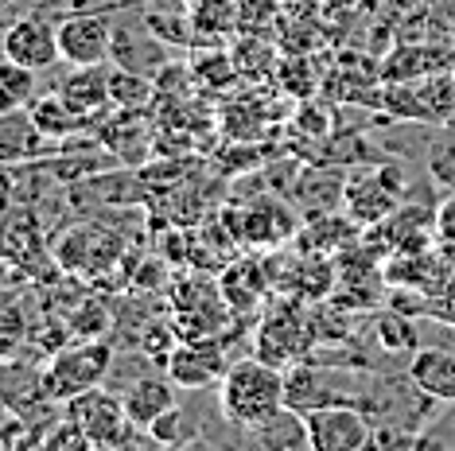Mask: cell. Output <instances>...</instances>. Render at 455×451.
I'll use <instances>...</instances> for the list:
<instances>
[{"instance_id": "6da1fadb", "label": "cell", "mask_w": 455, "mask_h": 451, "mask_svg": "<svg viewBox=\"0 0 455 451\" xmlns=\"http://www.w3.org/2000/svg\"><path fill=\"white\" fill-rule=\"evenodd\" d=\"M284 408V374L276 362L265 358H242L219 382V413L226 424H234L237 432L261 424L273 413Z\"/></svg>"}, {"instance_id": "7a4b0ae2", "label": "cell", "mask_w": 455, "mask_h": 451, "mask_svg": "<svg viewBox=\"0 0 455 451\" xmlns=\"http://www.w3.org/2000/svg\"><path fill=\"white\" fill-rule=\"evenodd\" d=\"M63 416L86 436L90 447H129L137 444V424L125 413L121 393H113L106 385H94L86 393L70 397L63 405Z\"/></svg>"}, {"instance_id": "3957f363", "label": "cell", "mask_w": 455, "mask_h": 451, "mask_svg": "<svg viewBox=\"0 0 455 451\" xmlns=\"http://www.w3.org/2000/svg\"><path fill=\"white\" fill-rule=\"evenodd\" d=\"M401 202H405V176H401L397 163L350 171L343 183V214L358 230L381 226Z\"/></svg>"}, {"instance_id": "277c9868", "label": "cell", "mask_w": 455, "mask_h": 451, "mask_svg": "<svg viewBox=\"0 0 455 451\" xmlns=\"http://www.w3.org/2000/svg\"><path fill=\"white\" fill-rule=\"evenodd\" d=\"M113 366V351L106 343H98V338H82V343L67 346V351H59L51 362L44 366V382H47V397L59 405H67L70 397L86 393V389H94L106 382Z\"/></svg>"}, {"instance_id": "5b68a950", "label": "cell", "mask_w": 455, "mask_h": 451, "mask_svg": "<svg viewBox=\"0 0 455 451\" xmlns=\"http://www.w3.org/2000/svg\"><path fill=\"white\" fill-rule=\"evenodd\" d=\"M307 424V451H362L374 444V420L366 408L339 401L304 413Z\"/></svg>"}, {"instance_id": "8992f818", "label": "cell", "mask_w": 455, "mask_h": 451, "mask_svg": "<svg viewBox=\"0 0 455 451\" xmlns=\"http://www.w3.org/2000/svg\"><path fill=\"white\" fill-rule=\"evenodd\" d=\"M55 36H59V59L67 67H98L109 63L113 55V24L101 12H90V8L67 12L55 24Z\"/></svg>"}, {"instance_id": "52a82bcc", "label": "cell", "mask_w": 455, "mask_h": 451, "mask_svg": "<svg viewBox=\"0 0 455 451\" xmlns=\"http://www.w3.org/2000/svg\"><path fill=\"white\" fill-rule=\"evenodd\" d=\"M0 55L16 59V63L32 67V70H47L59 63V36H55V24L44 20L39 12H28L12 20L4 28V39H0Z\"/></svg>"}, {"instance_id": "ba28073f", "label": "cell", "mask_w": 455, "mask_h": 451, "mask_svg": "<svg viewBox=\"0 0 455 451\" xmlns=\"http://www.w3.org/2000/svg\"><path fill=\"white\" fill-rule=\"evenodd\" d=\"M230 370L222 358L219 343H206V338H188L168 354V377L180 389H206L219 385L222 374Z\"/></svg>"}, {"instance_id": "9c48e42d", "label": "cell", "mask_w": 455, "mask_h": 451, "mask_svg": "<svg viewBox=\"0 0 455 451\" xmlns=\"http://www.w3.org/2000/svg\"><path fill=\"white\" fill-rule=\"evenodd\" d=\"M0 405L16 416H36L39 408L51 405L44 370L20 358H4L0 362Z\"/></svg>"}, {"instance_id": "30bf717a", "label": "cell", "mask_w": 455, "mask_h": 451, "mask_svg": "<svg viewBox=\"0 0 455 451\" xmlns=\"http://www.w3.org/2000/svg\"><path fill=\"white\" fill-rule=\"evenodd\" d=\"M405 374L432 401L455 405V354L451 351H443V346H417V351L409 354Z\"/></svg>"}, {"instance_id": "8fae6325", "label": "cell", "mask_w": 455, "mask_h": 451, "mask_svg": "<svg viewBox=\"0 0 455 451\" xmlns=\"http://www.w3.org/2000/svg\"><path fill=\"white\" fill-rule=\"evenodd\" d=\"M121 401H125V413L137 428H148L152 420H156L160 413H168L175 401V382L164 374H140L132 377V382L121 389Z\"/></svg>"}, {"instance_id": "7c38bea8", "label": "cell", "mask_w": 455, "mask_h": 451, "mask_svg": "<svg viewBox=\"0 0 455 451\" xmlns=\"http://www.w3.org/2000/svg\"><path fill=\"white\" fill-rule=\"evenodd\" d=\"M245 444L253 447H265V451H304L307 447V424H304V413L296 408H281L273 413L261 424L245 428Z\"/></svg>"}, {"instance_id": "4fadbf2b", "label": "cell", "mask_w": 455, "mask_h": 451, "mask_svg": "<svg viewBox=\"0 0 455 451\" xmlns=\"http://www.w3.org/2000/svg\"><path fill=\"white\" fill-rule=\"evenodd\" d=\"M59 94H63V101L78 113V117H90L94 109L109 106V70H106V63L75 67L63 82H59Z\"/></svg>"}, {"instance_id": "5bb4252c", "label": "cell", "mask_w": 455, "mask_h": 451, "mask_svg": "<svg viewBox=\"0 0 455 451\" xmlns=\"http://www.w3.org/2000/svg\"><path fill=\"white\" fill-rule=\"evenodd\" d=\"M36 140H47V137L32 125V117H28L24 109L0 113V163H16V160L36 156L39 152Z\"/></svg>"}, {"instance_id": "9a60e30c", "label": "cell", "mask_w": 455, "mask_h": 451, "mask_svg": "<svg viewBox=\"0 0 455 451\" xmlns=\"http://www.w3.org/2000/svg\"><path fill=\"white\" fill-rule=\"evenodd\" d=\"M36 75L39 70L0 55V113H20L36 101Z\"/></svg>"}, {"instance_id": "2e32d148", "label": "cell", "mask_w": 455, "mask_h": 451, "mask_svg": "<svg viewBox=\"0 0 455 451\" xmlns=\"http://www.w3.org/2000/svg\"><path fill=\"white\" fill-rule=\"evenodd\" d=\"M28 117H32V125L44 132L47 140H67L70 132L78 129V113L67 106L63 94H44V98H36L32 106H28Z\"/></svg>"}, {"instance_id": "e0dca14e", "label": "cell", "mask_w": 455, "mask_h": 451, "mask_svg": "<svg viewBox=\"0 0 455 451\" xmlns=\"http://www.w3.org/2000/svg\"><path fill=\"white\" fill-rule=\"evenodd\" d=\"M144 28L160 39L164 47H191L195 44V20L191 8H180V12H144Z\"/></svg>"}, {"instance_id": "ac0fdd59", "label": "cell", "mask_w": 455, "mask_h": 451, "mask_svg": "<svg viewBox=\"0 0 455 451\" xmlns=\"http://www.w3.org/2000/svg\"><path fill=\"white\" fill-rule=\"evenodd\" d=\"M148 98H152V78L148 75H137V70H125L117 63L109 67V106L140 109Z\"/></svg>"}, {"instance_id": "d6986e66", "label": "cell", "mask_w": 455, "mask_h": 451, "mask_svg": "<svg viewBox=\"0 0 455 451\" xmlns=\"http://www.w3.org/2000/svg\"><path fill=\"white\" fill-rule=\"evenodd\" d=\"M191 20L199 36H222L237 28V0H195Z\"/></svg>"}, {"instance_id": "ffe728a7", "label": "cell", "mask_w": 455, "mask_h": 451, "mask_svg": "<svg viewBox=\"0 0 455 451\" xmlns=\"http://www.w3.org/2000/svg\"><path fill=\"white\" fill-rule=\"evenodd\" d=\"M32 338V327H28V315L20 304L0 300V362L4 358H16Z\"/></svg>"}, {"instance_id": "44dd1931", "label": "cell", "mask_w": 455, "mask_h": 451, "mask_svg": "<svg viewBox=\"0 0 455 451\" xmlns=\"http://www.w3.org/2000/svg\"><path fill=\"white\" fill-rule=\"evenodd\" d=\"M230 59H234L237 75H245V78L268 75V70H273V44H265L257 32H250L245 39H237V44H234Z\"/></svg>"}, {"instance_id": "7402d4cb", "label": "cell", "mask_w": 455, "mask_h": 451, "mask_svg": "<svg viewBox=\"0 0 455 451\" xmlns=\"http://www.w3.org/2000/svg\"><path fill=\"white\" fill-rule=\"evenodd\" d=\"M288 233V214L276 207V202H261V207L250 210V222H245V238L250 241H281Z\"/></svg>"}, {"instance_id": "603a6c76", "label": "cell", "mask_w": 455, "mask_h": 451, "mask_svg": "<svg viewBox=\"0 0 455 451\" xmlns=\"http://www.w3.org/2000/svg\"><path fill=\"white\" fill-rule=\"evenodd\" d=\"M144 432H148V439H152L156 447H180V444H188V439H191L188 413H183L180 405H172L168 413H160L148 428H144Z\"/></svg>"}, {"instance_id": "cb8c5ba5", "label": "cell", "mask_w": 455, "mask_h": 451, "mask_svg": "<svg viewBox=\"0 0 455 451\" xmlns=\"http://www.w3.org/2000/svg\"><path fill=\"white\" fill-rule=\"evenodd\" d=\"M378 338H381V346L386 351H405V354H412L420 346V335H417V327H409L405 320H381V327H378Z\"/></svg>"}, {"instance_id": "d4e9b609", "label": "cell", "mask_w": 455, "mask_h": 451, "mask_svg": "<svg viewBox=\"0 0 455 451\" xmlns=\"http://www.w3.org/2000/svg\"><path fill=\"white\" fill-rule=\"evenodd\" d=\"M432 230H436L440 245H448V249H455V194H448V199L440 202V210H436V222H432Z\"/></svg>"}, {"instance_id": "484cf974", "label": "cell", "mask_w": 455, "mask_h": 451, "mask_svg": "<svg viewBox=\"0 0 455 451\" xmlns=\"http://www.w3.org/2000/svg\"><path fill=\"white\" fill-rule=\"evenodd\" d=\"M4 281H8V265L0 261V284H4Z\"/></svg>"}, {"instance_id": "4316f807", "label": "cell", "mask_w": 455, "mask_h": 451, "mask_svg": "<svg viewBox=\"0 0 455 451\" xmlns=\"http://www.w3.org/2000/svg\"><path fill=\"white\" fill-rule=\"evenodd\" d=\"M0 447H4V436H0Z\"/></svg>"}, {"instance_id": "83f0119b", "label": "cell", "mask_w": 455, "mask_h": 451, "mask_svg": "<svg viewBox=\"0 0 455 451\" xmlns=\"http://www.w3.org/2000/svg\"><path fill=\"white\" fill-rule=\"evenodd\" d=\"M0 39H4V28H0Z\"/></svg>"}, {"instance_id": "f1b7e54d", "label": "cell", "mask_w": 455, "mask_h": 451, "mask_svg": "<svg viewBox=\"0 0 455 451\" xmlns=\"http://www.w3.org/2000/svg\"><path fill=\"white\" fill-rule=\"evenodd\" d=\"M0 413H8V408H4V405H0Z\"/></svg>"}]
</instances>
